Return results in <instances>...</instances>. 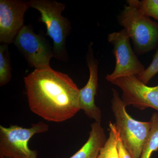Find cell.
I'll list each match as a JSON object with an SVG mask.
<instances>
[{
	"instance_id": "cell-2",
	"label": "cell",
	"mask_w": 158,
	"mask_h": 158,
	"mask_svg": "<svg viewBox=\"0 0 158 158\" xmlns=\"http://www.w3.org/2000/svg\"><path fill=\"white\" fill-rule=\"evenodd\" d=\"M112 93L111 108L122 140L132 158H140L149 135L151 123L134 119L127 112L126 106L118 91L113 88Z\"/></svg>"
},
{
	"instance_id": "cell-9",
	"label": "cell",
	"mask_w": 158,
	"mask_h": 158,
	"mask_svg": "<svg viewBox=\"0 0 158 158\" xmlns=\"http://www.w3.org/2000/svg\"><path fill=\"white\" fill-rule=\"evenodd\" d=\"M31 7L30 1H0V42L2 44L14 42L24 24L26 11Z\"/></svg>"
},
{
	"instance_id": "cell-7",
	"label": "cell",
	"mask_w": 158,
	"mask_h": 158,
	"mask_svg": "<svg viewBox=\"0 0 158 158\" xmlns=\"http://www.w3.org/2000/svg\"><path fill=\"white\" fill-rule=\"evenodd\" d=\"M14 43L31 66L37 69L51 68L50 61L55 57L53 49L44 37L35 34L29 26H23Z\"/></svg>"
},
{
	"instance_id": "cell-17",
	"label": "cell",
	"mask_w": 158,
	"mask_h": 158,
	"mask_svg": "<svg viewBox=\"0 0 158 158\" xmlns=\"http://www.w3.org/2000/svg\"><path fill=\"white\" fill-rule=\"evenodd\" d=\"M109 125L110 128L113 130L116 135L118 158H132L131 156L123 144L116 124L110 122Z\"/></svg>"
},
{
	"instance_id": "cell-16",
	"label": "cell",
	"mask_w": 158,
	"mask_h": 158,
	"mask_svg": "<svg viewBox=\"0 0 158 158\" xmlns=\"http://www.w3.org/2000/svg\"><path fill=\"white\" fill-rule=\"evenodd\" d=\"M158 73V49L148 67L145 69L142 73L138 75L137 77L140 81L144 85H147L150 81Z\"/></svg>"
},
{
	"instance_id": "cell-15",
	"label": "cell",
	"mask_w": 158,
	"mask_h": 158,
	"mask_svg": "<svg viewBox=\"0 0 158 158\" xmlns=\"http://www.w3.org/2000/svg\"><path fill=\"white\" fill-rule=\"evenodd\" d=\"M98 158H118L116 135L111 129L109 138L100 151Z\"/></svg>"
},
{
	"instance_id": "cell-3",
	"label": "cell",
	"mask_w": 158,
	"mask_h": 158,
	"mask_svg": "<svg viewBox=\"0 0 158 158\" xmlns=\"http://www.w3.org/2000/svg\"><path fill=\"white\" fill-rule=\"evenodd\" d=\"M117 19L132 40L137 55L150 52L158 45V23L141 14L137 8L125 5Z\"/></svg>"
},
{
	"instance_id": "cell-8",
	"label": "cell",
	"mask_w": 158,
	"mask_h": 158,
	"mask_svg": "<svg viewBox=\"0 0 158 158\" xmlns=\"http://www.w3.org/2000/svg\"><path fill=\"white\" fill-rule=\"evenodd\" d=\"M111 83L122 91L121 98L126 106L131 105L141 110L151 108L158 112V85L148 86L135 76L119 78Z\"/></svg>"
},
{
	"instance_id": "cell-14",
	"label": "cell",
	"mask_w": 158,
	"mask_h": 158,
	"mask_svg": "<svg viewBox=\"0 0 158 158\" xmlns=\"http://www.w3.org/2000/svg\"><path fill=\"white\" fill-rule=\"evenodd\" d=\"M133 7L147 17H152L158 21V0H135Z\"/></svg>"
},
{
	"instance_id": "cell-4",
	"label": "cell",
	"mask_w": 158,
	"mask_h": 158,
	"mask_svg": "<svg viewBox=\"0 0 158 158\" xmlns=\"http://www.w3.org/2000/svg\"><path fill=\"white\" fill-rule=\"evenodd\" d=\"M31 8L37 9L40 14V22L45 24L47 35L53 41L55 58H65V41L70 31V23L62 15L65 9V4L52 0H32Z\"/></svg>"
},
{
	"instance_id": "cell-5",
	"label": "cell",
	"mask_w": 158,
	"mask_h": 158,
	"mask_svg": "<svg viewBox=\"0 0 158 158\" xmlns=\"http://www.w3.org/2000/svg\"><path fill=\"white\" fill-rule=\"evenodd\" d=\"M48 129V125L42 121L28 128L17 125L0 126V158H38L37 151L29 148V141L35 135Z\"/></svg>"
},
{
	"instance_id": "cell-12",
	"label": "cell",
	"mask_w": 158,
	"mask_h": 158,
	"mask_svg": "<svg viewBox=\"0 0 158 158\" xmlns=\"http://www.w3.org/2000/svg\"><path fill=\"white\" fill-rule=\"evenodd\" d=\"M150 121L151 127L140 158H150L153 153L158 150V112L153 113Z\"/></svg>"
},
{
	"instance_id": "cell-11",
	"label": "cell",
	"mask_w": 158,
	"mask_h": 158,
	"mask_svg": "<svg viewBox=\"0 0 158 158\" xmlns=\"http://www.w3.org/2000/svg\"><path fill=\"white\" fill-rule=\"evenodd\" d=\"M106 140V133L101 123L95 122L91 124L88 141L69 158H98L100 151Z\"/></svg>"
},
{
	"instance_id": "cell-6",
	"label": "cell",
	"mask_w": 158,
	"mask_h": 158,
	"mask_svg": "<svg viewBox=\"0 0 158 158\" xmlns=\"http://www.w3.org/2000/svg\"><path fill=\"white\" fill-rule=\"evenodd\" d=\"M107 40L113 45V52L116 58L114 71L106 77L108 81L112 83L119 78L137 76L144 71V66L133 50L125 30L123 29L109 34Z\"/></svg>"
},
{
	"instance_id": "cell-13",
	"label": "cell",
	"mask_w": 158,
	"mask_h": 158,
	"mask_svg": "<svg viewBox=\"0 0 158 158\" xmlns=\"http://www.w3.org/2000/svg\"><path fill=\"white\" fill-rule=\"evenodd\" d=\"M11 77V65L8 53V45L2 44L0 46V85L8 84Z\"/></svg>"
},
{
	"instance_id": "cell-1",
	"label": "cell",
	"mask_w": 158,
	"mask_h": 158,
	"mask_svg": "<svg viewBox=\"0 0 158 158\" xmlns=\"http://www.w3.org/2000/svg\"><path fill=\"white\" fill-rule=\"evenodd\" d=\"M24 81L30 110L45 120L62 122L80 110V89L66 74L35 69Z\"/></svg>"
},
{
	"instance_id": "cell-10",
	"label": "cell",
	"mask_w": 158,
	"mask_h": 158,
	"mask_svg": "<svg viewBox=\"0 0 158 158\" xmlns=\"http://www.w3.org/2000/svg\"><path fill=\"white\" fill-rule=\"evenodd\" d=\"M92 46L93 43H90L86 55L90 75L86 85L79 90V107L80 110H83L88 117L101 123V111L94 102L98 88V62L94 55Z\"/></svg>"
}]
</instances>
